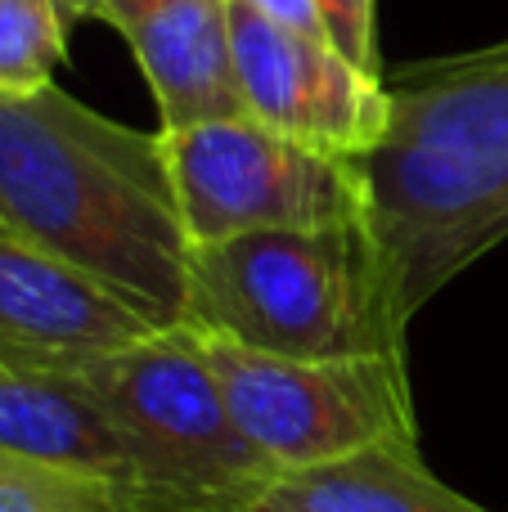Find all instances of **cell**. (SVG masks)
I'll return each mask as SVG.
<instances>
[{"label":"cell","mask_w":508,"mask_h":512,"mask_svg":"<svg viewBox=\"0 0 508 512\" xmlns=\"http://www.w3.org/2000/svg\"><path fill=\"white\" fill-rule=\"evenodd\" d=\"M0 225L153 328L185 324L194 239L162 135L113 122L59 86L0 95Z\"/></svg>","instance_id":"1"},{"label":"cell","mask_w":508,"mask_h":512,"mask_svg":"<svg viewBox=\"0 0 508 512\" xmlns=\"http://www.w3.org/2000/svg\"><path fill=\"white\" fill-rule=\"evenodd\" d=\"M387 131L360 162L365 230L396 319L508 239V63H410L387 81Z\"/></svg>","instance_id":"2"},{"label":"cell","mask_w":508,"mask_h":512,"mask_svg":"<svg viewBox=\"0 0 508 512\" xmlns=\"http://www.w3.org/2000/svg\"><path fill=\"white\" fill-rule=\"evenodd\" d=\"M185 328L302 360L405 355L365 221L194 243Z\"/></svg>","instance_id":"3"},{"label":"cell","mask_w":508,"mask_h":512,"mask_svg":"<svg viewBox=\"0 0 508 512\" xmlns=\"http://www.w3.org/2000/svg\"><path fill=\"white\" fill-rule=\"evenodd\" d=\"M131 468V512H234L279 472L239 432L189 328L135 337L72 364Z\"/></svg>","instance_id":"4"},{"label":"cell","mask_w":508,"mask_h":512,"mask_svg":"<svg viewBox=\"0 0 508 512\" xmlns=\"http://www.w3.org/2000/svg\"><path fill=\"white\" fill-rule=\"evenodd\" d=\"M185 328V324H180ZM248 445L284 472L324 468L387 441H419L405 355L302 360L189 328Z\"/></svg>","instance_id":"5"},{"label":"cell","mask_w":508,"mask_h":512,"mask_svg":"<svg viewBox=\"0 0 508 512\" xmlns=\"http://www.w3.org/2000/svg\"><path fill=\"white\" fill-rule=\"evenodd\" d=\"M158 135L194 243L365 221L356 158L279 135L248 113Z\"/></svg>","instance_id":"6"},{"label":"cell","mask_w":508,"mask_h":512,"mask_svg":"<svg viewBox=\"0 0 508 512\" xmlns=\"http://www.w3.org/2000/svg\"><path fill=\"white\" fill-rule=\"evenodd\" d=\"M234 86L243 113L315 149L365 158L387 131L392 90L333 41L288 32L248 5H230Z\"/></svg>","instance_id":"7"},{"label":"cell","mask_w":508,"mask_h":512,"mask_svg":"<svg viewBox=\"0 0 508 512\" xmlns=\"http://www.w3.org/2000/svg\"><path fill=\"white\" fill-rule=\"evenodd\" d=\"M234 0H99L95 23H108L140 63L162 131L239 117L230 45Z\"/></svg>","instance_id":"8"},{"label":"cell","mask_w":508,"mask_h":512,"mask_svg":"<svg viewBox=\"0 0 508 512\" xmlns=\"http://www.w3.org/2000/svg\"><path fill=\"white\" fill-rule=\"evenodd\" d=\"M149 333L162 328L0 225V342L77 364Z\"/></svg>","instance_id":"9"},{"label":"cell","mask_w":508,"mask_h":512,"mask_svg":"<svg viewBox=\"0 0 508 512\" xmlns=\"http://www.w3.org/2000/svg\"><path fill=\"white\" fill-rule=\"evenodd\" d=\"M0 450L131 486L122 445L77 369L9 342H0Z\"/></svg>","instance_id":"10"},{"label":"cell","mask_w":508,"mask_h":512,"mask_svg":"<svg viewBox=\"0 0 508 512\" xmlns=\"http://www.w3.org/2000/svg\"><path fill=\"white\" fill-rule=\"evenodd\" d=\"M266 499L288 512H495L428 472L419 441H387L324 468L284 472Z\"/></svg>","instance_id":"11"},{"label":"cell","mask_w":508,"mask_h":512,"mask_svg":"<svg viewBox=\"0 0 508 512\" xmlns=\"http://www.w3.org/2000/svg\"><path fill=\"white\" fill-rule=\"evenodd\" d=\"M68 54L63 0H0V95H32L54 86Z\"/></svg>","instance_id":"12"},{"label":"cell","mask_w":508,"mask_h":512,"mask_svg":"<svg viewBox=\"0 0 508 512\" xmlns=\"http://www.w3.org/2000/svg\"><path fill=\"white\" fill-rule=\"evenodd\" d=\"M0 512H131V495L108 477L0 450Z\"/></svg>","instance_id":"13"},{"label":"cell","mask_w":508,"mask_h":512,"mask_svg":"<svg viewBox=\"0 0 508 512\" xmlns=\"http://www.w3.org/2000/svg\"><path fill=\"white\" fill-rule=\"evenodd\" d=\"M320 18L329 27V41L347 54L351 63H360L365 72H378V32H374V0H315Z\"/></svg>","instance_id":"14"},{"label":"cell","mask_w":508,"mask_h":512,"mask_svg":"<svg viewBox=\"0 0 508 512\" xmlns=\"http://www.w3.org/2000/svg\"><path fill=\"white\" fill-rule=\"evenodd\" d=\"M234 5H248L252 14L270 18V23L288 27V32L315 36V41H329V27L320 18V5L315 0H234Z\"/></svg>","instance_id":"15"},{"label":"cell","mask_w":508,"mask_h":512,"mask_svg":"<svg viewBox=\"0 0 508 512\" xmlns=\"http://www.w3.org/2000/svg\"><path fill=\"white\" fill-rule=\"evenodd\" d=\"M464 54H473V59H482V63H508V36L504 41L482 45V50H464Z\"/></svg>","instance_id":"16"},{"label":"cell","mask_w":508,"mask_h":512,"mask_svg":"<svg viewBox=\"0 0 508 512\" xmlns=\"http://www.w3.org/2000/svg\"><path fill=\"white\" fill-rule=\"evenodd\" d=\"M63 9H68V18H95L99 0H63Z\"/></svg>","instance_id":"17"},{"label":"cell","mask_w":508,"mask_h":512,"mask_svg":"<svg viewBox=\"0 0 508 512\" xmlns=\"http://www.w3.org/2000/svg\"><path fill=\"white\" fill-rule=\"evenodd\" d=\"M234 512H288V508L270 504V499H257V504H248V508H234Z\"/></svg>","instance_id":"18"}]
</instances>
